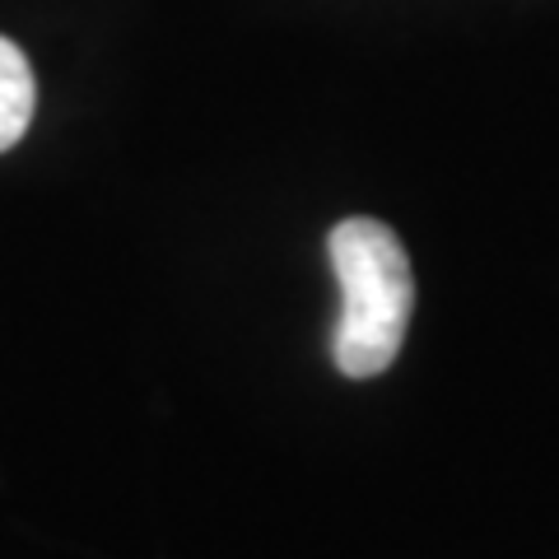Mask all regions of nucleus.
Instances as JSON below:
<instances>
[{
    "label": "nucleus",
    "mask_w": 559,
    "mask_h": 559,
    "mask_svg": "<svg viewBox=\"0 0 559 559\" xmlns=\"http://www.w3.org/2000/svg\"><path fill=\"white\" fill-rule=\"evenodd\" d=\"M341 280V322L331 359L345 378H378L392 369L415 312V275L401 238L382 219H341L326 238Z\"/></svg>",
    "instance_id": "f257e3e1"
},
{
    "label": "nucleus",
    "mask_w": 559,
    "mask_h": 559,
    "mask_svg": "<svg viewBox=\"0 0 559 559\" xmlns=\"http://www.w3.org/2000/svg\"><path fill=\"white\" fill-rule=\"evenodd\" d=\"M33 103H38V84H33L24 51L10 38H0V154L20 145V135L33 121Z\"/></svg>",
    "instance_id": "f03ea898"
}]
</instances>
